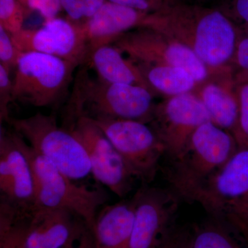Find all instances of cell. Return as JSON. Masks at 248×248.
Here are the masks:
<instances>
[{"label": "cell", "instance_id": "28", "mask_svg": "<svg viewBox=\"0 0 248 248\" xmlns=\"http://www.w3.org/2000/svg\"><path fill=\"white\" fill-rule=\"evenodd\" d=\"M13 79L10 71L0 64V121L7 122L10 119L9 105L13 103Z\"/></svg>", "mask_w": 248, "mask_h": 248}, {"label": "cell", "instance_id": "10", "mask_svg": "<svg viewBox=\"0 0 248 248\" xmlns=\"http://www.w3.org/2000/svg\"><path fill=\"white\" fill-rule=\"evenodd\" d=\"M151 121L152 128L173 160L184 151L196 129L211 118L201 98L186 93L155 108Z\"/></svg>", "mask_w": 248, "mask_h": 248}, {"label": "cell", "instance_id": "8", "mask_svg": "<svg viewBox=\"0 0 248 248\" xmlns=\"http://www.w3.org/2000/svg\"><path fill=\"white\" fill-rule=\"evenodd\" d=\"M112 45L141 63L183 68L196 82L208 77L206 65L192 48L153 29L141 27L126 32Z\"/></svg>", "mask_w": 248, "mask_h": 248}, {"label": "cell", "instance_id": "21", "mask_svg": "<svg viewBox=\"0 0 248 248\" xmlns=\"http://www.w3.org/2000/svg\"><path fill=\"white\" fill-rule=\"evenodd\" d=\"M29 214L1 199L0 248H27Z\"/></svg>", "mask_w": 248, "mask_h": 248}, {"label": "cell", "instance_id": "26", "mask_svg": "<svg viewBox=\"0 0 248 248\" xmlns=\"http://www.w3.org/2000/svg\"><path fill=\"white\" fill-rule=\"evenodd\" d=\"M239 116L233 136L239 148H248V81L239 86L238 91Z\"/></svg>", "mask_w": 248, "mask_h": 248}, {"label": "cell", "instance_id": "20", "mask_svg": "<svg viewBox=\"0 0 248 248\" xmlns=\"http://www.w3.org/2000/svg\"><path fill=\"white\" fill-rule=\"evenodd\" d=\"M139 67L150 88L172 97L190 92L195 85L190 73L179 67L141 63Z\"/></svg>", "mask_w": 248, "mask_h": 248}, {"label": "cell", "instance_id": "15", "mask_svg": "<svg viewBox=\"0 0 248 248\" xmlns=\"http://www.w3.org/2000/svg\"><path fill=\"white\" fill-rule=\"evenodd\" d=\"M85 226L86 223L69 210L33 205L29 214L27 248H61Z\"/></svg>", "mask_w": 248, "mask_h": 248}, {"label": "cell", "instance_id": "18", "mask_svg": "<svg viewBox=\"0 0 248 248\" xmlns=\"http://www.w3.org/2000/svg\"><path fill=\"white\" fill-rule=\"evenodd\" d=\"M122 53L112 45L93 49L85 64L92 67L99 79L112 83L138 85L150 89L140 67L124 58Z\"/></svg>", "mask_w": 248, "mask_h": 248}, {"label": "cell", "instance_id": "24", "mask_svg": "<svg viewBox=\"0 0 248 248\" xmlns=\"http://www.w3.org/2000/svg\"><path fill=\"white\" fill-rule=\"evenodd\" d=\"M107 0H61L68 20L81 26L101 9Z\"/></svg>", "mask_w": 248, "mask_h": 248}, {"label": "cell", "instance_id": "7", "mask_svg": "<svg viewBox=\"0 0 248 248\" xmlns=\"http://www.w3.org/2000/svg\"><path fill=\"white\" fill-rule=\"evenodd\" d=\"M93 120L115 147L134 178L145 183L154 180L160 160L166 154V148L154 129L136 120Z\"/></svg>", "mask_w": 248, "mask_h": 248}, {"label": "cell", "instance_id": "9", "mask_svg": "<svg viewBox=\"0 0 248 248\" xmlns=\"http://www.w3.org/2000/svg\"><path fill=\"white\" fill-rule=\"evenodd\" d=\"M84 146L96 180L120 197L132 188L134 177L115 147L92 119H68L66 127Z\"/></svg>", "mask_w": 248, "mask_h": 248}, {"label": "cell", "instance_id": "13", "mask_svg": "<svg viewBox=\"0 0 248 248\" xmlns=\"http://www.w3.org/2000/svg\"><path fill=\"white\" fill-rule=\"evenodd\" d=\"M188 201L200 203L216 219L228 205L248 202V148L239 147Z\"/></svg>", "mask_w": 248, "mask_h": 248}, {"label": "cell", "instance_id": "35", "mask_svg": "<svg viewBox=\"0 0 248 248\" xmlns=\"http://www.w3.org/2000/svg\"><path fill=\"white\" fill-rule=\"evenodd\" d=\"M179 248H191L190 234H187Z\"/></svg>", "mask_w": 248, "mask_h": 248}, {"label": "cell", "instance_id": "25", "mask_svg": "<svg viewBox=\"0 0 248 248\" xmlns=\"http://www.w3.org/2000/svg\"><path fill=\"white\" fill-rule=\"evenodd\" d=\"M29 11L19 0H0V27L10 33H16L24 29V20Z\"/></svg>", "mask_w": 248, "mask_h": 248}, {"label": "cell", "instance_id": "22", "mask_svg": "<svg viewBox=\"0 0 248 248\" xmlns=\"http://www.w3.org/2000/svg\"><path fill=\"white\" fill-rule=\"evenodd\" d=\"M190 244L191 248H244L226 225L215 218L196 228L190 234Z\"/></svg>", "mask_w": 248, "mask_h": 248}, {"label": "cell", "instance_id": "29", "mask_svg": "<svg viewBox=\"0 0 248 248\" xmlns=\"http://www.w3.org/2000/svg\"><path fill=\"white\" fill-rule=\"evenodd\" d=\"M19 1L29 13L37 11L45 20L58 17L62 10L61 0H19Z\"/></svg>", "mask_w": 248, "mask_h": 248}, {"label": "cell", "instance_id": "14", "mask_svg": "<svg viewBox=\"0 0 248 248\" xmlns=\"http://www.w3.org/2000/svg\"><path fill=\"white\" fill-rule=\"evenodd\" d=\"M1 199L17 208L27 210L34 203L32 170L27 156L19 148L14 130L1 125L0 133Z\"/></svg>", "mask_w": 248, "mask_h": 248}, {"label": "cell", "instance_id": "5", "mask_svg": "<svg viewBox=\"0 0 248 248\" xmlns=\"http://www.w3.org/2000/svg\"><path fill=\"white\" fill-rule=\"evenodd\" d=\"M8 124L32 147L75 181L91 173L84 146L66 127L60 126L53 115L37 112L25 118L10 117Z\"/></svg>", "mask_w": 248, "mask_h": 248}, {"label": "cell", "instance_id": "1", "mask_svg": "<svg viewBox=\"0 0 248 248\" xmlns=\"http://www.w3.org/2000/svg\"><path fill=\"white\" fill-rule=\"evenodd\" d=\"M143 25L190 47L206 66L223 65L231 58L236 48L234 26L217 10L164 6L149 14Z\"/></svg>", "mask_w": 248, "mask_h": 248}, {"label": "cell", "instance_id": "33", "mask_svg": "<svg viewBox=\"0 0 248 248\" xmlns=\"http://www.w3.org/2000/svg\"><path fill=\"white\" fill-rule=\"evenodd\" d=\"M236 57L239 66L248 72V34L247 37L243 39L238 45Z\"/></svg>", "mask_w": 248, "mask_h": 248}, {"label": "cell", "instance_id": "32", "mask_svg": "<svg viewBox=\"0 0 248 248\" xmlns=\"http://www.w3.org/2000/svg\"><path fill=\"white\" fill-rule=\"evenodd\" d=\"M188 233L173 228L159 248H179Z\"/></svg>", "mask_w": 248, "mask_h": 248}, {"label": "cell", "instance_id": "31", "mask_svg": "<svg viewBox=\"0 0 248 248\" xmlns=\"http://www.w3.org/2000/svg\"><path fill=\"white\" fill-rule=\"evenodd\" d=\"M60 248H95L92 231L85 226L69 242Z\"/></svg>", "mask_w": 248, "mask_h": 248}, {"label": "cell", "instance_id": "3", "mask_svg": "<svg viewBox=\"0 0 248 248\" xmlns=\"http://www.w3.org/2000/svg\"><path fill=\"white\" fill-rule=\"evenodd\" d=\"M14 131L17 145L27 156L32 170L33 205L69 210L92 231L97 210L108 200L107 192L77 184L48 159L36 153L22 136Z\"/></svg>", "mask_w": 248, "mask_h": 248}, {"label": "cell", "instance_id": "6", "mask_svg": "<svg viewBox=\"0 0 248 248\" xmlns=\"http://www.w3.org/2000/svg\"><path fill=\"white\" fill-rule=\"evenodd\" d=\"M78 66L38 52H23L15 68L13 102L42 108L53 106L64 95Z\"/></svg>", "mask_w": 248, "mask_h": 248}, {"label": "cell", "instance_id": "16", "mask_svg": "<svg viewBox=\"0 0 248 248\" xmlns=\"http://www.w3.org/2000/svg\"><path fill=\"white\" fill-rule=\"evenodd\" d=\"M148 14L106 1L91 19L80 26L86 37L89 53L97 47L112 45L133 28L143 27Z\"/></svg>", "mask_w": 248, "mask_h": 248}, {"label": "cell", "instance_id": "2", "mask_svg": "<svg viewBox=\"0 0 248 248\" xmlns=\"http://www.w3.org/2000/svg\"><path fill=\"white\" fill-rule=\"evenodd\" d=\"M76 75L68 104V119L83 117L151 121L155 108L151 90L138 85L112 84L93 78L86 65Z\"/></svg>", "mask_w": 248, "mask_h": 248}, {"label": "cell", "instance_id": "19", "mask_svg": "<svg viewBox=\"0 0 248 248\" xmlns=\"http://www.w3.org/2000/svg\"><path fill=\"white\" fill-rule=\"evenodd\" d=\"M201 99L208 110L211 122L233 135L239 121L238 94H232L218 85L210 84L204 88Z\"/></svg>", "mask_w": 248, "mask_h": 248}, {"label": "cell", "instance_id": "23", "mask_svg": "<svg viewBox=\"0 0 248 248\" xmlns=\"http://www.w3.org/2000/svg\"><path fill=\"white\" fill-rule=\"evenodd\" d=\"M217 219L236 232L248 246V202L228 205Z\"/></svg>", "mask_w": 248, "mask_h": 248}, {"label": "cell", "instance_id": "17", "mask_svg": "<svg viewBox=\"0 0 248 248\" xmlns=\"http://www.w3.org/2000/svg\"><path fill=\"white\" fill-rule=\"evenodd\" d=\"M135 197L107 205L97 214L92 232L95 248H130L135 218Z\"/></svg>", "mask_w": 248, "mask_h": 248}, {"label": "cell", "instance_id": "12", "mask_svg": "<svg viewBox=\"0 0 248 248\" xmlns=\"http://www.w3.org/2000/svg\"><path fill=\"white\" fill-rule=\"evenodd\" d=\"M135 218L130 248H159L173 228L178 197L156 187H143L134 195Z\"/></svg>", "mask_w": 248, "mask_h": 248}, {"label": "cell", "instance_id": "34", "mask_svg": "<svg viewBox=\"0 0 248 248\" xmlns=\"http://www.w3.org/2000/svg\"><path fill=\"white\" fill-rule=\"evenodd\" d=\"M235 9L240 17L248 23V0H235Z\"/></svg>", "mask_w": 248, "mask_h": 248}, {"label": "cell", "instance_id": "27", "mask_svg": "<svg viewBox=\"0 0 248 248\" xmlns=\"http://www.w3.org/2000/svg\"><path fill=\"white\" fill-rule=\"evenodd\" d=\"M22 53L15 45L11 34L0 27V64L11 71L16 68Z\"/></svg>", "mask_w": 248, "mask_h": 248}, {"label": "cell", "instance_id": "4", "mask_svg": "<svg viewBox=\"0 0 248 248\" xmlns=\"http://www.w3.org/2000/svg\"><path fill=\"white\" fill-rule=\"evenodd\" d=\"M232 134L213 122L198 127L169 174L172 192L188 200L192 194L221 169L238 149Z\"/></svg>", "mask_w": 248, "mask_h": 248}, {"label": "cell", "instance_id": "30", "mask_svg": "<svg viewBox=\"0 0 248 248\" xmlns=\"http://www.w3.org/2000/svg\"><path fill=\"white\" fill-rule=\"evenodd\" d=\"M114 4L121 5L142 12L153 14L164 6V0H107Z\"/></svg>", "mask_w": 248, "mask_h": 248}, {"label": "cell", "instance_id": "11", "mask_svg": "<svg viewBox=\"0 0 248 248\" xmlns=\"http://www.w3.org/2000/svg\"><path fill=\"white\" fill-rule=\"evenodd\" d=\"M15 45L22 52H38L58 57L78 67L86 63L89 49L80 26L56 17L45 20L37 29H22L12 34Z\"/></svg>", "mask_w": 248, "mask_h": 248}]
</instances>
